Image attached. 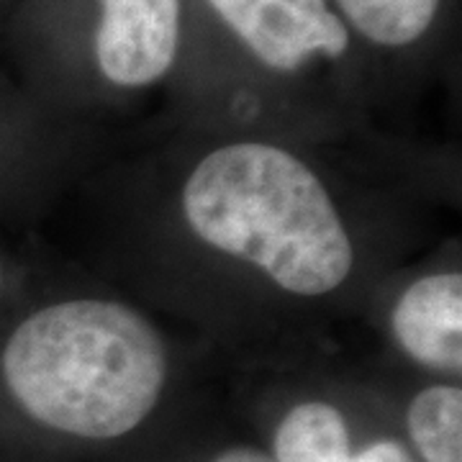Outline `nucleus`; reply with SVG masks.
Segmentation results:
<instances>
[{
	"label": "nucleus",
	"mask_w": 462,
	"mask_h": 462,
	"mask_svg": "<svg viewBox=\"0 0 462 462\" xmlns=\"http://www.w3.org/2000/svg\"><path fill=\"white\" fill-rule=\"evenodd\" d=\"M406 421L424 460L462 462V391L457 385H431L416 393Z\"/></svg>",
	"instance_id": "obj_8"
},
{
	"label": "nucleus",
	"mask_w": 462,
	"mask_h": 462,
	"mask_svg": "<svg viewBox=\"0 0 462 462\" xmlns=\"http://www.w3.org/2000/svg\"><path fill=\"white\" fill-rule=\"evenodd\" d=\"M96 62L118 88H147L172 69L180 50L182 0H98Z\"/></svg>",
	"instance_id": "obj_4"
},
{
	"label": "nucleus",
	"mask_w": 462,
	"mask_h": 462,
	"mask_svg": "<svg viewBox=\"0 0 462 462\" xmlns=\"http://www.w3.org/2000/svg\"><path fill=\"white\" fill-rule=\"evenodd\" d=\"M349 462H416L411 452L396 439H378L360 452H352Z\"/></svg>",
	"instance_id": "obj_9"
},
{
	"label": "nucleus",
	"mask_w": 462,
	"mask_h": 462,
	"mask_svg": "<svg viewBox=\"0 0 462 462\" xmlns=\"http://www.w3.org/2000/svg\"><path fill=\"white\" fill-rule=\"evenodd\" d=\"M0 370L39 424L80 439H116L160 403L167 349L132 306L80 298L23 319L3 346Z\"/></svg>",
	"instance_id": "obj_1"
},
{
	"label": "nucleus",
	"mask_w": 462,
	"mask_h": 462,
	"mask_svg": "<svg viewBox=\"0 0 462 462\" xmlns=\"http://www.w3.org/2000/svg\"><path fill=\"white\" fill-rule=\"evenodd\" d=\"M264 67L296 72L349 50V29L329 0H206Z\"/></svg>",
	"instance_id": "obj_3"
},
{
	"label": "nucleus",
	"mask_w": 462,
	"mask_h": 462,
	"mask_svg": "<svg viewBox=\"0 0 462 462\" xmlns=\"http://www.w3.org/2000/svg\"><path fill=\"white\" fill-rule=\"evenodd\" d=\"M214 462H273V457H267L260 449H252V447H234L221 452Z\"/></svg>",
	"instance_id": "obj_10"
},
{
	"label": "nucleus",
	"mask_w": 462,
	"mask_h": 462,
	"mask_svg": "<svg viewBox=\"0 0 462 462\" xmlns=\"http://www.w3.org/2000/svg\"><path fill=\"white\" fill-rule=\"evenodd\" d=\"M393 337L413 363L462 370V275L437 273L413 281L391 316Z\"/></svg>",
	"instance_id": "obj_5"
},
{
	"label": "nucleus",
	"mask_w": 462,
	"mask_h": 462,
	"mask_svg": "<svg viewBox=\"0 0 462 462\" xmlns=\"http://www.w3.org/2000/svg\"><path fill=\"white\" fill-rule=\"evenodd\" d=\"M182 214L208 247L254 264L296 296L339 288L355 263L324 182L273 144L236 142L206 154L185 180Z\"/></svg>",
	"instance_id": "obj_2"
},
{
	"label": "nucleus",
	"mask_w": 462,
	"mask_h": 462,
	"mask_svg": "<svg viewBox=\"0 0 462 462\" xmlns=\"http://www.w3.org/2000/svg\"><path fill=\"white\" fill-rule=\"evenodd\" d=\"M342 21L365 42L401 50L430 32L442 0H334Z\"/></svg>",
	"instance_id": "obj_7"
},
{
	"label": "nucleus",
	"mask_w": 462,
	"mask_h": 462,
	"mask_svg": "<svg viewBox=\"0 0 462 462\" xmlns=\"http://www.w3.org/2000/svg\"><path fill=\"white\" fill-rule=\"evenodd\" d=\"M273 462H349L352 439L342 411L324 401L298 403L282 416Z\"/></svg>",
	"instance_id": "obj_6"
}]
</instances>
